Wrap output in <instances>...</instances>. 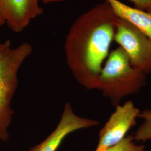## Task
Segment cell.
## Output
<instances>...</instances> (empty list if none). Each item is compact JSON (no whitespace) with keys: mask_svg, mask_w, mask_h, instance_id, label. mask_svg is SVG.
Segmentation results:
<instances>
[{"mask_svg":"<svg viewBox=\"0 0 151 151\" xmlns=\"http://www.w3.org/2000/svg\"><path fill=\"white\" fill-rule=\"evenodd\" d=\"M6 22L4 16L2 15L1 12L0 11V27H1L4 24H5Z\"/></svg>","mask_w":151,"mask_h":151,"instance_id":"12","label":"cell"},{"mask_svg":"<svg viewBox=\"0 0 151 151\" xmlns=\"http://www.w3.org/2000/svg\"><path fill=\"white\" fill-rule=\"evenodd\" d=\"M147 75L133 67L121 47L109 53L99 77L97 90L118 105L123 97L136 93L147 84Z\"/></svg>","mask_w":151,"mask_h":151,"instance_id":"2","label":"cell"},{"mask_svg":"<svg viewBox=\"0 0 151 151\" xmlns=\"http://www.w3.org/2000/svg\"><path fill=\"white\" fill-rule=\"evenodd\" d=\"M43 2L45 4H49V3H52V2H61L65 0H40Z\"/></svg>","mask_w":151,"mask_h":151,"instance_id":"13","label":"cell"},{"mask_svg":"<svg viewBox=\"0 0 151 151\" xmlns=\"http://www.w3.org/2000/svg\"><path fill=\"white\" fill-rule=\"evenodd\" d=\"M128 55L133 67L151 73V41L134 25L119 17L114 39Z\"/></svg>","mask_w":151,"mask_h":151,"instance_id":"4","label":"cell"},{"mask_svg":"<svg viewBox=\"0 0 151 151\" xmlns=\"http://www.w3.org/2000/svg\"><path fill=\"white\" fill-rule=\"evenodd\" d=\"M40 0H0V11L6 23L13 32H20L36 17L41 15L43 9Z\"/></svg>","mask_w":151,"mask_h":151,"instance_id":"7","label":"cell"},{"mask_svg":"<svg viewBox=\"0 0 151 151\" xmlns=\"http://www.w3.org/2000/svg\"><path fill=\"white\" fill-rule=\"evenodd\" d=\"M140 112L130 100L123 105H116L115 110L100 131L99 143L94 151H103L120 143L136 124Z\"/></svg>","mask_w":151,"mask_h":151,"instance_id":"5","label":"cell"},{"mask_svg":"<svg viewBox=\"0 0 151 151\" xmlns=\"http://www.w3.org/2000/svg\"><path fill=\"white\" fill-rule=\"evenodd\" d=\"M31 44L25 42L11 48V41L0 43V140L9 138V127L14 112L11 101L18 86L17 73L25 60L32 53Z\"/></svg>","mask_w":151,"mask_h":151,"instance_id":"3","label":"cell"},{"mask_svg":"<svg viewBox=\"0 0 151 151\" xmlns=\"http://www.w3.org/2000/svg\"><path fill=\"white\" fill-rule=\"evenodd\" d=\"M134 136L125 137L118 144L103 151H145V146L136 145Z\"/></svg>","mask_w":151,"mask_h":151,"instance_id":"10","label":"cell"},{"mask_svg":"<svg viewBox=\"0 0 151 151\" xmlns=\"http://www.w3.org/2000/svg\"><path fill=\"white\" fill-rule=\"evenodd\" d=\"M120 18L134 25L151 41V11H144L127 5L119 0H106Z\"/></svg>","mask_w":151,"mask_h":151,"instance_id":"8","label":"cell"},{"mask_svg":"<svg viewBox=\"0 0 151 151\" xmlns=\"http://www.w3.org/2000/svg\"><path fill=\"white\" fill-rule=\"evenodd\" d=\"M118 19L105 0L79 16L65 38L67 65L76 80L87 90L97 89L99 77L109 54Z\"/></svg>","mask_w":151,"mask_h":151,"instance_id":"1","label":"cell"},{"mask_svg":"<svg viewBox=\"0 0 151 151\" xmlns=\"http://www.w3.org/2000/svg\"><path fill=\"white\" fill-rule=\"evenodd\" d=\"M135 8L144 11H151V0H129Z\"/></svg>","mask_w":151,"mask_h":151,"instance_id":"11","label":"cell"},{"mask_svg":"<svg viewBox=\"0 0 151 151\" xmlns=\"http://www.w3.org/2000/svg\"><path fill=\"white\" fill-rule=\"evenodd\" d=\"M99 121L76 115L70 103H65L60 121L55 129L42 142L28 151H56L68 135L76 130L95 127Z\"/></svg>","mask_w":151,"mask_h":151,"instance_id":"6","label":"cell"},{"mask_svg":"<svg viewBox=\"0 0 151 151\" xmlns=\"http://www.w3.org/2000/svg\"><path fill=\"white\" fill-rule=\"evenodd\" d=\"M138 118L143 120V123L138 127L134 138L137 141L145 142L151 139V110L146 109L140 111Z\"/></svg>","mask_w":151,"mask_h":151,"instance_id":"9","label":"cell"}]
</instances>
